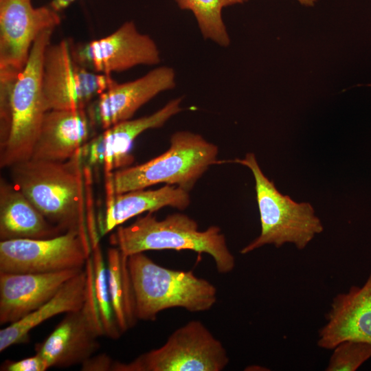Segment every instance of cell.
<instances>
[{
    "label": "cell",
    "mask_w": 371,
    "mask_h": 371,
    "mask_svg": "<svg viewBox=\"0 0 371 371\" xmlns=\"http://www.w3.org/2000/svg\"><path fill=\"white\" fill-rule=\"evenodd\" d=\"M53 31L45 30L37 36L26 64L15 80L10 96V133L0 148L1 168H11L31 158L46 112L42 83L43 60Z\"/></svg>",
    "instance_id": "6"
},
{
    "label": "cell",
    "mask_w": 371,
    "mask_h": 371,
    "mask_svg": "<svg viewBox=\"0 0 371 371\" xmlns=\"http://www.w3.org/2000/svg\"><path fill=\"white\" fill-rule=\"evenodd\" d=\"M175 70L169 67H157L132 81H115L87 108L95 126L104 130L132 118L135 112L159 93L173 89Z\"/></svg>",
    "instance_id": "13"
},
{
    "label": "cell",
    "mask_w": 371,
    "mask_h": 371,
    "mask_svg": "<svg viewBox=\"0 0 371 371\" xmlns=\"http://www.w3.org/2000/svg\"><path fill=\"white\" fill-rule=\"evenodd\" d=\"M94 127L87 109L47 111L30 159L65 161L85 146Z\"/></svg>",
    "instance_id": "17"
},
{
    "label": "cell",
    "mask_w": 371,
    "mask_h": 371,
    "mask_svg": "<svg viewBox=\"0 0 371 371\" xmlns=\"http://www.w3.org/2000/svg\"><path fill=\"white\" fill-rule=\"evenodd\" d=\"M83 269L45 273H0V324L16 322L41 307Z\"/></svg>",
    "instance_id": "16"
},
{
    "label": "cell",
    "mask_w": 371,
    "mask_h": 371,
    "mask_svg": "<svg viewBox=\"0 0 371 371\" xmlns=\"http://www.w3.org/2000/svg\"><path fill=\"white\" fill-rule=\"evenodd\" d=\"M128 266L137 319L154 321L159 312L172 308L206 311L216 302V287L192 271L161 267L144 252L129 256Z\"/></svg>",
    "instance_id": "3"
},
{
    "label": "cell",
    "mask_w": 371,
    "mask_h": 371,
    "mask_svg": "<svg viewBox=\"0 0 371 371\" xmlns=\"http://www.w3.org/2000/svg\"><path fill=\"white\" fill-rule=\"evenodd\" d=\"M232 161L247 166L253 174L261 224L260 235L240 250L241 254H249L266 245L280 247L292 243L301 250L323 231L322 222L315 216L313 206L308 202L297 203L288 195L282 194L273 181L262 172L254 153H247L244 159Z\"/></svg>",
    "instance_id": "5"
},
{
    "label": "cell",
    "mask_w": 371,
    "mask_h": 371,
    "mask_svg": "<svg viewBox=\"0 0 371 371\" xmlns=\"http://www.w3.org/2000/svg\"><path fill=\"white\" fill-rule=\"evenodd\" d=\"M93 287L104 336L117 339L120 332L112 308L108 286L107 272L100 243L91 247Z\"/></svg>",
    "instance_id": "23"
},
{
    "label": "cell",
    "mask_w": 371,
    "mask_h": 371,
    "mask_svg": "<svg viewBox=\"0 0 371 371\" xmlns=\"http://www.w3.org/2000/svg\"><path fill=\"white\" fill-rule=\"evenodd\" d=\"M178 6L191 11L205 39L221 47L230 44V38L222 17V10L227 6L242 4L248 0H175Z\"/></svg>",
    "instance_id": "22"
},
{
    "label": "cell",
    "mask_w": 371,
    "mask_h": 371,
    "mask_svg": "<svg viewBox=\"0 0 371 371\" xmlns=\"http://www.w3.org/2000/svg\"><path fill=\"white\" fill-rule=\"evenodd\" d=\"M90 243L74 230L44 239L0 242V273H45L83 269L91 256Z\"/></svg>",
    "instance_id": "10"
},
{
    "label": "cell",
    "mask_w": 371,
    "mask_h": 371,
    "mask_svg": "<svg viewBox=\"0 0 371 371\" xmlns=\"http://www.w3.org/2000/svg\"><path fill=\"white\" fill-rule=\"evenodd\" d=\"M115 80L77 63L70 43L49 44L43 60V94L45 111L85 109Z\"/></svg>",
    "instance_id": "9"
},
{
    "label": "cell",
    "mask_w": 371,
    "mask_h": 371,
    "mask_svg": "<svg viewBox=\"0 0 371 371\" xmlns=\"http://www.w3.org/2000/svg\"><path fill=\"white\" fill-rule=\"evenodd\" d=\"M115 361L105 353L93 355L81 364L84 371H113Z\"/></svg>",
    "instance_id": "26"
},
{
    "label": "cell",
    "mask_w": 371,
    "mask_h": 371,
    "mask_svg": "<svg viewBox=\"0 0 371 371\" xmlns=\"http://www.w3.org/2000/svg\"><path fill=\"white\" fill-rule=\"evenodd\" d=\"M326 371H355L371 359V344L346 340L333 350Z\"/></svg>",
    "instance_id": "24"
},
{
    "label": "cell",
    "mask_w": 371,
    "mask_h": 371,
    "mask_svg": "<svg viewBox=\"0 0 371 371\" xmlns=\"http://www.w3.org/2000/svg\"><path fill=\"white\" fill-rule=\"evenodd\" d=\"M87 275L84 267L67 281L46 303L21 319L0 330V352L9 347L27 341L35 327L55 315L80 309L85 303Z\"/></svg>",
    "instance_id": "20"
},
{
    "label": "cell",
    "mask_w": 371,
    "mask_h": 371,
    "mask_svg": "<svg viewBox=\"0 0 371 371\" xmlns=\"http://www.w3.org/2000/svg\"><path fill=\"white\" fill-rule=\"evenodd\" d=\"M295 1H297L301 5L306 6V7H312L317 1V0H295Z\"/></svg>",
    "instance_id": "28"
},
{
    "label": "cell",
    "mask_w": 371,
    "mask_h": 371,
    "mask_svg": "<svg viewBox=\"0 0 371 371\" xmlns=\"http://www.w3.org/2000/svg\"><path fill=\"white\" fill-rule=\"evenodd\" d=\"M229 361L222 343L201 322L192 320L161 347L128 363L115 361L113 371H221Z\"/></svg>",
    "instance_id": "7"
},
{
    "label": "cell",
    "mask_w": 371,
    "mask_h": 371,
    "mask_svg": "<svg viewBox=\"0 0 371 371\" xmlns=\"http://www.w3.org/2000/svg\"><path fill=\"white\" fill-rule=\"evenodd\" d=\"M128 257L116 247H110L106 254L109 291L114 316L122 333L132 328L137 320Z\"/></svg>",
    "instance_id": "21"
},
{
    "label": "cell",
    "mask_w": 371,
    "mask_h": 371,
    "mask_svg": "<svg viewBox=\"0 0 371 371\" xmlns=\"http://www.w3.org/2000/svg\"><path fill=\"white\" fill-rule=\"evenodd\" d=\"M181 103V98L173 99L149 115L125 120L103 130L86 144L89 164L102 166L105 175L126 168L134 159L131 150L135 139L146 130L162 126L182 110Z\"/></svg>",
    "instance_id": "14"
},
{
    "label": "cell",
    "mask_w": 371,
    "mask_h": 371,
    "mask_svg": "<svg viewBox=\"0 0 371 371\" xmlns=\"http://www.w3.org/2000/svg\"><path fill=\"white\" fill-rule=\"evenodd\" d=\"M74 60L95 73L111 75L137 65H155L161 60L153 39L140 33L133 21L122 24L111 34L87 43L69 41Z\"/></svg>",
    "instance_id": "11"
},
{
    "label": "cell",
    "mask_w": 371,
    "mask_h": 371,
    "mask_svg": "<svg viewBox=\"0 0 371 371\" xmlns=\"http://www.w3.org/2000/svg\"><path fill=\"white\" fill-rule=\"evenodd\" d=\"M318 332V347L333 350L346 340L371 344V272L361 286L335 295Z\"/></svg>",
    "instance_id": "15"
},
{
    "label": "cell",
    "mask_w": 371,
    "mask_h": 371,
    "mask_svg": "<svg viewBox=\"0 0 371 371\" xmlns=\"http://www.w3.org/2000/svg\"><path fill=\"white\" fill-rule=\"evenodd\" d=\"M85 269L87 286L83 306L67 313L47 337L36 345V354L44 359L49 368L81 365L100 348L98 339L104 336L95 295L91 258L87 260Z\"/></svg>",
    "instance_id": "8"
},
{
    "label": "cell",
    "mask_w": 371,
    "mask_h": 371,
    "mask_svg": "<svg viewBox=\"0 0 371 371\" xmlns=\"http://www.w3.org/2000/svg\"><path fill=\"white\" fill-rule=\"evenodd\" d=\"M49 368L44 359L38 354L19 361L6 360L0 367L1 371H45Z\"/></svg>",
    "instance_id": "25"
},
{
    "label": "cell",
    "mask_w": 371,
    "mask_h": 371,
    "mask_svg": "<svg viewBox=\"0 0 371 371\" xmlns=\"http://www.w3.org/2000/svg\"><path fill=\"white\" fill-rule=\"evenodd\" d=\"M82 154L83 148L65 161L29 159L11 167V177L49 223L63 232H78L89 243Z\"/></svg>",
    "instance_id": "1"
},
{
    "label": "cell",
    "mask_w": 371,
    "mask_h": 371,
    "mask_svg": "<svg viewBox=\"0 0 371 371\" xmlns=\"http://www.w3.org/2000/svg\"><path fill=\"white\" fill-rule=\"evenodd\" d=\"M152 213L116 227L110 243L126 256L149 250H191L209 254L220 273L234 269L235 258L218 226L200 231L196 221L186 214L175 213L159 221Z\"/></svg>",
    "instance_id": "2"
},
{
    "label": "cell",
    "mask_w": 371,
    "mask_h": 371,
    "mask_svg": "<svg viewBox=\"0 0 371 371\" xmlns=\"http://www.w3.org/2000/svg\"><path fill=\"white\" fill-rule=\"evenodd\" d=\"M105 189L106 208L100 229L101 236L142 213L153 212L166 206L182 210L190 203L189 191L174 185L115 194L110 183L105 181Z\"/></svg>",
    "instance_id": "18"
},
{
    "label": "cell",
    "mask_w": 371,
    "mask_h": 371,
    "mask_svg": "<svg viewBox=\"0 0 371 371\" xmlns=\"http://www.w3.org/2000/svg\"><path fill=\"white\" fill-rule=\"evenodd\" d=\"M60 23L52 8H35L31 0H0V70L20 73L37 36Z\"/></svg>",
    "instance_id": "12"
},
{
    "label": "cell",
    "mask_w": 371,
    "mask_h": 371,
    "mask_svg": "<svg viewBox=\"0 0 371 371\" xmlns=\"http://www.w3.org/2000/svg\"><path fill=\"white\" fill-rule=\"evenodd\" d=\"M218 147L200 135L177 131L169 149L144 164L105 175L115 194L165 183L189 191L210 166L217 162Z\"/></svg>",
    "instance_id": "4"
},
{
    "label": "cell",
    "mask_w": 371,
    "mask_h": 371,
    "mask_svg": "<svg viewBox=\"0 0 371 371\" xmlns=\"http://www.w3.org/2000/svg\"><path fill=\"white\" fill-rule=\"evenodd\" d=\"M75 0H52L51 8L56 12L63 10Z\"/></svg>",
    "instance_id": "27"
},
{
    "label": "cell",
    "mask_w": 371,
    "mask_h": 371,
    "mask_svg": "<svg viewBox=\"0 0 371 371\" xmlns=\"http://www.w3.org/2000/svg\"><path fill=\"white\" fill-rule=\"evenodd\" d=\"M63 232L12 183L0 181V240L44 239Z\"/></svg>",
    "instance_id": "19"
}]
</instances>
